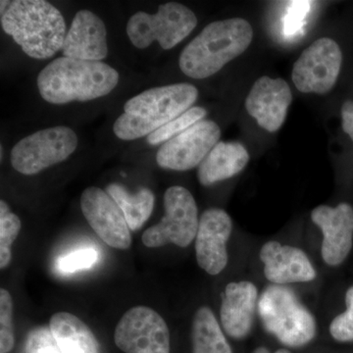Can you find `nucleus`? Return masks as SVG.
<instances>
[{"instance_id": "24", "label": "nucleus", "mask_w": 353, "mask_h": 353, "mask_svg": "<svg viewBox=\"0 0 353 353\" xmlns=\"http://www.w3.org/2000/svg\"><path fill=\"white\" fill-rule=\"evenodd\" d=\"M206 114H208V111L204 108H190L176 119L172 120L168 124L164 125L163 127L150 134L148 137V143L150 145H158L162 143H167L178 134H182L185 130L194 126L199 121L203 120Z\"/></svg>"}, {"instance_id": "15", "label": "nucleus", "mask_w": 353, "mask_h": 353, "mask_svg": "<svg viewBox=\"0 0 353 353\" xmlns=\"http://www.w3.org/2000/svg\"><path fill=\"white\" fill-rule=\"evenodd\" d=\"M292 101V90L285 80L263 76L250 90L245 108L260 127L274 132L284 124Z\"/></svg>"}, {"instance_id": "29", "label": "nucleus", "mask_w": 353, "mask_h": 353, "mask_svg": "<svg viewBox=\"0 0 353 353\" xmlns=\"http://www.w3.org/2000/svg\"><path fill=\"white\" fill-rule=\"evenodd\" d=\"M307 4V2H303V3H296V6H292V10L290 11L289 16H288L287 21H285V30L289 34H292L294 31L299 29V25L303 22L304 17V8Z\"/></svg>"}, {"instance_id": "8", "label": "nucleus", "mask_w": 353, "mask_h": 353, "mask_svg": "<svg viewBox=\"0 0 353 353\" xmlns=\"http://www.w3.org/2000/svg\"><path fill=\"white\" fill-rule=\"evenodd\" d=\"M78 146L76 132L68 127H53L21 139L11 152L13 168L23 175H36L61 163Z\"/></svg>"}, {"instance_id": "20", "label": "nucleus", "mask_w": 353, "mask_h": 353, "mask_svg": "<svg viewBox=\"0 0 353 353\" xmlns=\"http://www.w3.org/2000/svg\"><path fill=\"white\" fill-rule=\"evenodd\" d=\"M50 328L60 352L101 353L99 343L92 330L77 316L57 312L50 318Z\"/></svg>"}, {"instance_id": "2", "label": "nucleus", "mask_w": 353, "mask_h": 353, "mask_svg": "<svg viewBox=\"0 0 353 353\" xmlns=\"http://www.w3.org/2000/svg\"><path fill=\"white\" fill-rule=\"evenodd\" d=\"M119 74L101 61L60 57L39 74L38 88L44 101L52 104L90 101L110 94Z\"/></svg>"}, {"instance_id": "16", "label": "nucleus", "mask_w": 353, "mask_h": 353, "mask_svg": "<svg viewBox=\"0 0 353 353\" xmlns=\"http://www.w3.org/2000/svg\"><path fill=\"white\" fill-rule=\"evenodd\" d=\"M259 257L265 277L273 285L311 282L317 276L305 252L294 246L270 241L262 246Z\"/></svg>"}, {"instance_id": "33", "label": "nucleus", "mask_w": 353, "mask_h": 353, "mask_svg": "<svg viewBox=\"0 0 353 353\" xmlns=\"http://www.w3.org/2000/svg\"><path fill=\"white\" fill-rule=\"evenodd\" d=\"M58 353H63V352H60V350H59V352H58Z\"/></svg>"}, {"instance_id": "17", "label": "nucleus", "mask_w": 353, "mask_h": 353, "mask_svg": "<svg viewBox=\"0 0 353 353\" xmlns=\"http://www.w3.org/2000/svg\"><path fill=\"white\" fill-rule=\"evenodd\" d=\"M62 53L64 57L101 61L108 54V31L103 21L90 10H80L67 32Z\"/></svg>"}, {"instance_id": "18", "label": "nucleus", "mask_w": 353, "mask_h": 353, "mask_svg": "<svg viewBox=\"0 0 353 353\" xmlns=\"http://www.w3.org/2000/svg\"><path fill=\"white\" fill-rule=\"evenodd\" d=\"M259 305V290L248 281L226 285L221 305L220 319L228 336L245 339L252 328L255 309Z\"/></svg>"}, {"instance_id": "5", "label": "nucleus", "mask_w": 353, "mask_h": 353, "mask_svg": "<svg viewBox=\"0 0 353 353\" xmlns=\"http://www.w3.org/2000/svg\"><path fill=\"white\" fill-rule=\"evenodd\" d=\"M257 306L265 330L283 345L301 347L315 338L314 316L289 288L269 285L260 296Z\"/></svg>"}, {"instance_id": "14", "label": "nucleus", "mask_w": 353, "mask_h": 353, "mask_svg": "<svg viewBox=\"0 0 353 353\" xmlns=\"http://www.w3.org/2000/svg\"><path fill=\"white\" fill-rule=\"evenodd\" d=\"M311 220L321 229V253L325 263L339 266L350 254L353 243V208L348 203L313 209Z\"/></svg>"}, {"instance_id": "4", "label": "nucleus", "mask_w": 353, "mask_h": 353, "mask_svg": "<svg viewBox=\"0 0 353 353\" xmlns=\"http://www.w3.org/2000/svg\"><path fill=\"white\" fill-rule=\"evenodd\" d=\"M253 30L241 18L216 21L183 50L179 66L185 76L201 80L219 72L252 43Z\"/></svg>"}, {"instance_id": "3", "label": "nucleus", "mask_w": 353, "mask_h": 353, "mask_svg": "<svg viewBox=\"0 0 353 353\" xmlns=\"http://www.w3.org/2000/svg\"><path fill=\"white\" fill-rule=\"evenodd\" d=\"M197 97V88L185 83L145 90L125 103L114 134L123 141L148 137L192 108Z\"/></svg>"}, {"instance_id": "30", "label": "nucleus", "mask_w": 353, "mask_h": 353, "mask_svg": "<svg viewBox=\"0 0 353 353\" xmlns=\"http://www.w3.org/2000/svg\"><path fill=\"white\" fill-rule=\"evenodd\" d=\"M343 130L353 141V101H347L341 106Z\"/></svg>"}, {"instance_id": "7", "label": "nucleus", "mask_w": 353, "mask_h": 353, "mask_svg": "<svg viewBox=\"0 0 353 353\" xmlns=\"http://www.w3.org/2000/svg\"><path fill=\"white\" fill-rule=\"evenodd\" d=\"M163 201V218L143 233V245L157 248L173 243L179 248H188L196 240L199 224L194 196L185 188L173 185L165 192Z\"/></svg>"}, {"instance_id": "31", "label": "nucleus", "mask_w": 353, "mask_h": 353, "mask_svg": "<svg viewBox=\"0 0 353 353\" xmlns=\"http://www.w3.org/2000/svg\"><path fill=\"white\" fill-rule=\"evenodd\" d=\"M252 353H270L266 347H257Z\"/></svg>"}, {"instance_id": "9", "label": "nucleus", "mask_w": 353, "mask_h": 353, "mask_svg": "<svg viewBox=\"0 0 353 353\" xmlns=\"http://www.w3.org/2000/svg\"><path fill=\"white\" fill-rule=\"evenodd\" d=\"M114 343L125 353H170V332L157 311L136 306L118 322Z\"/></svg>"}, {"instance_id": "28", "label": "nucleus", "mask_w": 353, "mask_h": 353, "mask_svg": "<svg viewBox=\"0 0 353 353\" xmlns=\"http://www.w3.org/2000/svg\"><path fill=\"white\" fill-rule=\"evenodd\" d=\"M59 347L50 327H39L28 334L24 353H58Z\"/></svg>"}, {"instance_id": "21", "label": "nucleus", "mask_w": 353, "mask_h": 353, "mask_svg": "<svg viewBox=\"0 0 353 353\" xmlns=\"http://www.w3.org/2000/svg\"><path fill=\"white\" fill-rule=\"evenodd\" d=\"M192 353H233L214 313L208 306L197 309L192 324Z\"/></svg>"}, {"instance_id": "19", "label": "nucleus", "mask_w": 353, "mask_h": 353, "mask_svg": "<svg viewBox=\"0 0 353 353\" xmlns=\"http://www.w3.org/2000/svg\"><path fill=\"white\" fill-rule=\"evenodd\" d=\"M248 161L250 154L245 146L219 141L199 165L197 178L202 185L208 187L236 176Z\"/></svg>"}, {"instance_id": "1", "label": "nucleus", "mask_w": 353, "mask_h": 353, "mask_svg": "<svg viewBox=\"0 0 353 353\" xmlns=\"http://www.w3.org/2000/svg\"><path fill=\"white\" fill-rule=\"evenodd\" d=\"M1 27L34 59H48L62 50L66 24L61 12L44 0L1 2Z\"/></svg>"}, {"instance_id": "25", "label": "nucleus", "mask_w": 353, "mask_h": 353, "mask_svg": "<svg viewBox=\"0 0 353 353\" xmlns=\"http://www.w3.org/2000/svg\"><path fill=\"white\" fill-rule=\"evenodd\" d=\"M13 301L8 290H0V352L8 353L13 350L14 338Z\"/></svg>"}, {"instance_id": "23", "label": "nucleus", "mask_w": 353, "mask_h": 353, "mask_svg": "<svg viewBox=\"0 0 353 353\" xmlns=\"http://www.w3.org/2000/svg\"><path fill=\"white\" fill-rule=\"evenodd\" d=\"M21 221L11 212L6 201H0V268L4 269L12 259L11 245L19 236Z\"/></svg>"}, {"instance_id": "32", "label": "nucleus", "mask_w": 353, "mask_h": 353, "mask_svg": "<svg viewBox=\"0 0 353 353\" xmlns=\"http://www.w3.org/2000/svg\"><path fill=\"white\" fill-rule=\"evenodd\" d=\"M275 353H292L289 352L288 350H285V348H281V350H278Z\"/></svg>"}, {"instance_id": "12", "label": "nucleus", "mask_w": 353, "mask_h": 353, "mask_svg": "<svg viewBox=\"0 0 353 353\" xmlns=\"http://www.w3.org/2000/svg\"><path fill=\"white\" fill-rule=\"evenodd\" d=\"M81 208L90 226L106 245L117 250L130 248L132 236L127 221L106 190L97 187L83 190Z\"/></svg>"}, {"instance_id": "6", "label": "nucleus", "mask_w": 353, "mask_h": 353, "mask_svg": "<svg viewBox=\"0 0 353 353\" xmlns=\"http://www.w3.org/2000/svg\"><path fill=\"white\" fill-rule=\"evenodd\" d=\"M197 25L196 14L187 6L168 2L158 7L157 13L139 11L130 18L127 34L136 48H148L154 41L163 50H171L194 31Z\"/></svg>"}, {"instance_id": "11", "label": "nucleus", "mask_w": 353, "mask_h": 353, "mask_svg": "<svg viewBox=\"0 0 353 353\" xmlns=\"http://www.w3.org/2000/svg\"><path fill=\"white\" fill-rule=\"evenodd\" d=\"M220 137V127L215 122L199 121L161 145L157 154V164L166 170L194 169L219 143Z\"/></svg>"}, {"instance_id": "10", "label": "nucleus", "mask_w": 353, "mask_h": 353, "mask_svg": "<svg viewBox=\"0 0 353 353\" xmlns=\"http://www.w3.org/2000/svg\"><path fill=\"white\" fill-rule=\"evenodd\" d=\"M341 62L343 54L336 41L330 38L317 39L294 63L292 82L303 94H327L336 85Z\"/></svg>"}, {"instance_id": "27", "label": "nucleus", "mask_w": 353, "mask_h": 353, "mask_svg": "<svg viewBox=\"0 0 353 353\" xmlns=\"http://www.w3.org/2000/svg\"><path fill=\"white\" fill-rule=\"evenodd\" d=\"M99 252L94 248H81L58 259V270L61 273H74L94 266L99 261Z\"/></svg>"}, {"instance_id": "22", "label": "nucleus", "mask_w": 353, "mask_h": 353, "mask_svg": "<svg viewBox=\"0 0 353 353\" xmlns=\"http://www.w3.org/2000/svg\"><path fill=\"white\" fill-rule=\"evenodd\" d=\"M106 192L122 210L131 231H138L152 216L155 196L148 188H141L132 194L122 185L114 183L108 185Z\"/></svg>"}, {"instance_id": "13", "label": "nucleus", "mask_w": 353, "mask_h": 353, "mask_svg": "<svg viewBox=\"0 0 353 353\" xmlns=\"http://www.w3.org/2000/svg\"><path fill=\"white\" fill-rule=\"evenodd\" d=\"M232 230L231 217L223 209H208L199 218L194 245L196 261L209 275H218L226 268L227 243Z\"/></svg>"}, {"instance_id": "26", "label": "nucleus", "mask_w": 353, "mask_h": 353, "mask_svg": "<svg viewBox=\"0 0 353 353\" xmlns=\"http://www.w3.org/2000/svg\"><path fill=\"white\" fill-rule=\"evenodd\" d=\"M347 310L336 316L330 325V334L341 343L353 341V285L345 294Z\"/></svg>"}]
</instances>
